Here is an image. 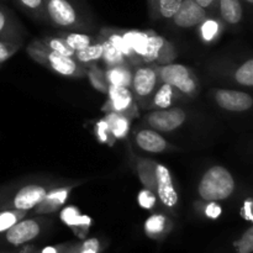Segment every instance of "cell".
<instances>
[{
    "mask_svg": "<svg viewBox=\"0 0 253 253\" xmlns=\"http://www.w3.org/2000/svg\"><path fill=\"white\" fill-rule=\"evenodd\" d=\"M135 169L143 187L155 193L163 207L167 209L177 208L179 197L170 170L165 165L150 158L137 157L135 160Z\"/></svg>",
    "mask_w": 253,
    "mask_h": 253,
    "instance_id": "cell-1",
    "label": "cell"
},
{
    "mask_svg": "<svg viewBox=\"0 0 253 253\" xmlns=\"http://www.w3.org/2000/svg\"><path fill=\"white\" fill-rule=\"evenodd\" d=\"M27 53L37 63L47 67L59 76L67 78H83L86 76V68L81 66L76 59L52 51L41 40H34L27 46Z\"/></svg>",
    "mask_w": 253,
    "mask_h": 253,
    "instance_id": "cell-2",
    "label": "cell"
},
{
    "mask_svg": "<svg viewBox=\"0 0 253 253\" xmlns=\"http://www.w3.org/2000/svg\"><path fill=\"white\" fill-rule=\"evenodd\" d=\"M235 188L236 183L231 173L222 166H214L203 174L198 193L204 202H221L231 197Z\"/></svg>",
    "mask_w": 253,
    "mask_h": 253,
    "instance_id": "cell-3",
    "label": "cell"
},
{
    "mask_svg": "<svg viewBox=\"0 0 253 253\" xmlns=\"http://www.w3.org/2000/svg\"><path fill=\"white\" fill-rule=\"evenodd\" d=\"M160 83L158 64H141L133 68L130 90L138 108L146 109Z\"/></svg>",
    "mask_w": 253,
    "mask_h": 253,
    "instance_id": "cell-4",
    "label": "cell"
},
{
    "mask_svg": "<svg viewBox=\"0 0 253 253\" xmlns=\"http://www.w3.org/2000/svg\"><path fill=\"white\" fill-rule=\"evenodd\" d=\"M158 74L162 83L174 86L183 96L193 98L199 91V81L194 72L184 64L167 63L158 66Z\"/></svg>",
    "mask_w": 253,
    "mask_h": 253,
    "instance_id": "cell-5",
    "label": "cell"
},
{
    "mask_svg": "<svg viewBox=\"0 0 253 253\" xmlns=\"http://www.w3.org/2000/svg\"><path fill=\"white\" fill-rule=\"evenodd\" d=\"M46 19L53 26L66 30H82L85 22L71 0H44Z\"/></svg>",
    "mask_w": 253,
    "mask_h": 253,
    "instance_id": "cell-6",
    "label": "cell"
},
{
    "mask_svg": "<svg viewBox=\"0 0 253 253\" xmlns=\"http://www.w3.org/2000/svg\"><path fill=\"white\" fill-rule=\"evenodd\" d=\"M106 95H108V101L104 104L103 109H101L104 113L113 111V113L123 114L130 119L137 118L138 106L130 88L109 85Z\"/></svg>",
    "mask_w": 253,
    "mask_h": 253,
    "instance_id": "cell-7",
    "label": "cell"
},
{
    "mask_svg": "<svg viewBox=\"0 0 253 253\" xmlns=\"http://www.w3.org/2000/svg\"><path fill=\"white\" fill-rule=\"evenodd\" d=\"M187 120V113L180 108H169L153 110L145 116V123L152 130L170 132L179 128Z\"/></svg>",
    "mask_w": 253,
    "mask_h": 253,
    "instance_id": "cell-8",
    "label": "cell"
},
{
    "mask_svg": "<svg viewBox=\"0 0 253 253\" xmlns=\"http://www.w3.org/2000/svg\"><path fill=\"white\" fill-rule=\"evenodd\" d=\"M178 57L175 47L166 37L150 30V44L148 51L143 59V64H162L172 63Z\"/></svg>",
    "mask_w": 253,
    "mask_h": 253,
    "instance_id": "cell-9",
    "label": "cell"
},
{
    "mask_svg": "<svg viewBox=\"0 0 253 253\" xmlns=\"http://www.w3.org/2000/svg\"><path fill=\"white\" fill-rule=\"evenodd\" d=\"M214 100L217 105L231 113H244L253 105V99L249 93L232 89H215L212 91Z\"/></svg>",
    "mask_w": 253,
    "mask_h": 253,
    "instance_id": "cell-10",
    "label": "cell"
},
{
    "mask_svg": "<svg viewBox=\"0 0 253 253\" xmlns=\"http://www.w3.org/2000/svg\"><path fill=\"white\" fill-rule=\"evenodd\" d=\"M209 15V12L203 9L194 0H183L179 9L172 17L173 24L180 29H192L199 26L200 22Z\"/></svg>",
    "mask_w": 253,
    "mask_h": 253,
    "instance_id": "cell-11",
    "label": "cell"
},
{
    "mask_svg": "<svg viewBox=\"0 0 253 253\" xmlns=\"http://www.w3.org/2000/svg\"><path fill=\"white\" fill-rule=\"evenodd\" d=\"M76 187L77 184H69L53 188V189L51 190H47L46 195H44L43 199L41 200V203H40L36 208H34L36 214H52V212L57 211V210H59L61 208H63V205L66 204L69 195H71V193L73 192V189Z\"/></svg>",
    "mask_w": 253,
    "mask_h": 253,
    "instance_id": "cell-12",
    "label": "cell"
},
{
    "mask_svg": "<svg viewBox=\"0 0 253 253\" xmlns=\"http://www.w3.org/2000/svg\"><path fill=\"white\" fill-rule=\"evenodd\" d=\"M46 193V188L40 184L25 185L14 194L11 199V208L22 211L34 209L41 203Z\"/></svg>",
    "mask_w": 253,
    "mask_h": 253,
    "instance_id": "cell-13",
    "label": "cell"
},
{
    "mask_svg": "<svg viewBox=\"0 0 253 253\" xmlns=\"http://www.w3.org/2000/svg\"><path fill=\"white\" fill-rule=\"evenodd\" d=\"M41 232V226L39 222L34 219L20 220L16 224L12 225L9 230L5 231V237L9 244L14 246L26 244V242L32 241L36 239Z\"/></svg>",
    "mask_w": 253,
    "mask_h": 253,
    "instance_id": "cell-14",
    "label": "cell"
},
{
    "mask_svg": "<svg viewBox=\"0 0 253 253\" xmlns=\"http://www.w3.org/2000/svg\"><path fill=\"white\" fill-rule=\"evenodd\" d=\"M22 26L15 17L14 12L5 5L0 4V40L22 43Z\"/></svg>",
    "mask_w": 253,
    "mask_h": 253,
    "instance_id": "cell-15",
    "label": "cell"
},
{
    "mask_svg": "<svg viewBox=\"0 0 253 253\" xmlns=\"http://www.w3.org/2000/svg\"><path fill=\"white\" fill-rule=\"evenodd\" d=\"M135 142L141 150L150 153L165 152L169 148L168 141L158 131L152 128H142L135 135Z\"/></svg>",
    "mask_w": 253,
    "mask_h": 253,
    "instance_id": "cell-16",
    "label": "cell"
},
{
    "mask_svg": "<svg viewBox=\"0 0 253 253\" xmlns=\"http://www.w3.org/2000/svg\"><path fill=\"white\" fill-rule=\"evenodd\" d=\"M183 98L182 94L168 83L161 82L158 88L151 96L146 109H153V110H160V109H169L173 108L175 103Z\"/></svg>",
    "mask_w": 253,
    "mask_h": 253,
    "instance_id": "cell-17",
    "label": "cell"
},
{
    "mask_svg": "<svg viewBox=\"0 0 253 253\" xmlns=\"http://www.w3.org/2000/svg\"><path fill=\"white\" fill-rule=\"evenodd\" d=\"M101 37L108 40L121 54L126 58V61L130 63L131 67H137L141 66V62L140 59L136 57V54L133 53V51L131 49V47L128 46L127 42L124 40L123 35H121L120 30H116V29H111V27H106V29L101 30Z\"/></svg>",
    "mask_w": 253,
    "mask_h": 253,
    "instance_id": "cell-18",
    "label": "cell"
},
{
    "mask_svg": "<svg viewBox=\"0 0 253 253\" xmlns=\"http://www.w3.org/2000/svg\"><path fill=\"white\" fill-rule=\"evenodd\" d=\"M124 40L127 42L128 46L136 54L141 63L143 64L146 54L150 44V30L148 31H140V30H120Z\"/></svg>",
    "mask_w": 253,
    "mask_h": 253,
    "instance_id": "cell-19",
    "label": "cell"
},
{
    "mask_svg": "<svg viewBox=\"0 0 253 253\" xmlns=\"http://www.w3.org/2000/svg\"><path fill=\"white\" fill-rule=\"evenodd\" d=\"M216 9L224 24L236 26L242 21L244 7L241 0H217Z\"/></svg>",
    "mask_w": 253,
    "mask_h": 253,
    "instance_id": "cell-20",
    "label": "cell"
},
{
    "mask_svg": "<svg viewBox=\"0 0 253 253\" xmlns=\"http://www.w3.org/2000/svg\"><path fill=\"white\" fill-rule=\"evenodd\" d=\"M183 0H147L148 14L155 21L170 20L179 9Z\"/></svg>",
    "mask_w": 253,
    "mask_h": 253,
    "instance_id": "cell-21",
    "label": "cell"
},
{
    "mask_svg": "<svg viewBox=\"0 0 253 253\" xmlns=\"http://www.w3.org/2000/svg\"><path fill=\"white\" fill-rule=\"evenodd\" d=\"M132 72L133 68L127 63L109 67V68H105L104 73H105V78L109 85L130 88L131 82H132Z\"/></svg>",
    "mask_w": 253,
    "mask_h": 253,
    "instance_id": "cell-22",
    "label": "cell"
},
{
    "mask_svg": "<svg viewBox=\"0 0 253 253\" xmlns=\"http://www.w3.org/2000/svg\"><path fill=\"white\" fill-rule=\"evenodd\" d=\"M199 34L203 42L205 43H212L220 37V35L224 32L225 24L220 17L210 16L208 15L204 20L199 24Z\"/></svg>",
    "mask_w": 253,
    "mask_h": 253,
    "instance_id": "cell-23",
    "label": "cell"
},
{
    "mask_svg": "<svg viewBox=\"0 0 253 253\" xmlns=\"http://www.w3.org/2000/svg\"><path fill=\"white\" fill-rule=\"evenodd\" d=\"M104 119L108 123L111 135H113L115 140H124V138H126V136L130 132L132 119L127 118V116L123 115V114L113 113V111L111 113H105Z\"/></svg>",
    "mask_w": 253,
    "mask_h": 253,
    "instance_id": "cell-24",
    "label": "cell"
},
{
    "mask_svg": "<svg viewBox=\"0 0 253 253\" xmlns=\"http://www.w3.org/2000/svg\"><path fill=\"white\" fill-rule=\"evenodd\" d=\"M101 57H103V42H101L99 36L95 42L89 44V46L85 47L84 49L77 51L76 54H74V59H76L81 66H83L84 68H88L89 66L95 64L96 62L100 61Z\"/></svg>",
    "mask_w": 253,
    "mask_h": 253,
    "instance_id": "cell-25",
    "label": "cell"
},
{
    "mask_svg": "<svg viewBox=\"0 0 253 253\" xmlns=\"http://www.w3.org/2000/svg\"><path fill=\"white\" fill-rule=\"evenodd\" d=\"M61 220L69 227H89L91 225V219L88 215L82 214L81 210L74 205H68L61 211Z\"/></svg>",
    "mask_w": 253,
    "mask_h": 253,
    "instance_id": "cell-26",
    "label": "cell"
},
{
    "mask_svg": "<svg viewBox=\"0 0 253 253\" xmlns=\"http://www.w3.org/2000/svg\"><path fill=\"white\" fill-rule=\"evenodd\" d=\"M58 36L62 37V39L66 41V43L68 44L74 52L84 49L85 47H88L89 44L95 42L96 39H98V37L95 36H91V35H88V34H82V32H78V31L61 32Z\"/></svg>",
    "mask_w": 253,
    "mask_h": 253,
    "instance_id": "cell-27",
    "label": "cell"
},
{
    "mask_svg": "<svg viewBox=\"0 0 253 253\" xmlns=\"http://www.w3.org/2000/svg\"><path fill=\"white\" fill-rule=\"evenodd\" d=\"M99 37H100L101 42H103V57H101V59H103V62H104V64H105L106 68H109V67L121 66V64L128 63V62L126 61L125 57H124L123 54H121L120 52H119L118 49H116L115 47H114L113 44L108 41V40L104 39V37H101L100 35H99Z\"/></svg>",
    "mask_w": 253,
    "mask_h": 253,
    "instance_id": "cell-28",
    "label": "cell"
},
{
    "mask_svg": "<svg viewBox=\"0 0 253 253\" xmlns=\"http://www.w3.org/2000/svg\"><path fill=\"white\" fill-rule=\"evenodd\" d=\"M14 1L22 11L29 14L30 16L35 19L47 20L44 0H14Z\"/></svg>",
    "mask_w": 253,
    "mask_h": 253,
    "instance_id": "cell-29",
    "label": "cell"
},
{
    "mask_svg": "<svg viewBox=\"0 0 253 253\" xmlns=\"http://www.w3.org/2000/svg\"><path fill=\"white\" fill-rule=\"evenodd\" d=\"M86 77L89 78V82L93 85L94 89H96L100 93L106 94L108 93L109 84L106 82L105 73H104V69L99 68L96 64H93V66H89L86 68Z\"/></svg>",
    "mask_w": 253,
    "mask_h": 253,
    "instance_id": "cell-30",
    "label": "cell"
},
{
    "mask_svg": "<svg viewBox=\"0 0 253 253\" xmlns=\"http://www.w3.org/2000/svg\"><path fill=\"white\" fill-rule=\"evenodd\" d=\"M168 219L162 214H153L146 220L145 222V231L150 236H157V235L163 234L167 230Z\"/></svg>",
    "mask_w": 253,
    "mask_h": 253,
    "instance_id": "cell-31",
    "label": "cell"
},
{
    "mask_svg": "<svg viewBox=\"0 0 253 253\" xmlns=\"http://www.w3.org/2000/svg\"><path fill=\"white\" fill-rule=\"evenodd\" d=\"M41 40L44 44H46L48 48H51L52 51L57 52L59 54H63L66 57H71V58H74V54L76 52L66 43L62 37L59 36H43Z\"/></svg>",
    "mask_w": 253,
    "mask_h": 253,
    "instance_id": "cell-32",
    "label": "cell"
},
{
    "mask_svg": "<svg viewBox=\"0 0 253 253\" xmlns=\"http://www.w3.org/2000/svg\"><path fill=\"white\" fill-rule=\"evenodd\" d=\"M235 81L239 84L251 88L253 85V59L250 58L241 64L234 73Z\"/></svg>",
    "mask_w": 253,
    "mask_h": 253,
    "instance_id": "cell-33",
    "label": "cell"
},
{
    "mask_svg": "<svg viewBox=\"0 0 253 253\" xmlns=\"http://www.w3.org/2000/svg\"><path fill=\"white\" fill-rule=\"evenodd\" d=\"M26 211L16 209H5L0 211V234L9 230L12 225L16 224L17 221L25 216Z\"/></svg>",
    "mask_w": 253,
    "mask_h": 253,
    "instance_id": "cell-34",
    "label": "cell"
},
{
    "mask_svg": "<svg viewBox=\"0 0 253 253\" xmlns=\"http://www.w3.org/2000/svg\"><path fill=\"white\" fill-rule=\"evenodd\" d=\"M94 133H95V137L98 138L99 142L105 143V145L113 146L116 141L115 138L113 137V135H111L108 123H106L104 118L95 123V125H94Z\"/></svg>",
    "mask_w": 253,
    "mask_h": 253,
    "instance_id": "cell-35",
    "label": "cell"
},
{
    "mask_svg": "<svg viewBox=\"0 0 253 253\" xmlns=\"http://www.w3.org/2000/svg\"><path fill=\"white\" fill-rule=\"evenodd\" d=\"M137 202L142 209L145 210H152L155 209L156 205H157V197L153 192H151L147 188H143L142 190H140L137 194Z\"/></svg>",
    "mask_w": 253,
    "mask_h": 253,
    "instance_id": "cell-36",
    "label": "cell"
},
{
    "mask_svg": "<svg viewBox=\"0 0 253 253\" xmlns=\"http://www.w3.org/2000/svg\"><path fill=\"white\" fill-rule=\"evenodd\" d=\"M20 47H21L20 43H14V42L1 41L0 40V64L6 62L9 58H11L19 51Z\"/></svg>",
    "mask_w": 253,
    "mask_h": 253,
    "instance_id": "cell-37",
    "label": "cell"
},
{
    "mask_svg": "<svg viewBox=\"0 0 253 253\" xmlns=\"http://www.w3.org/2000/svg\"><path fill=\"white\" fill-rule=\"evenodd\" d=\"M239 253H252L253 251V227H249L237 244Z\"/></svg>",
    "mask_w": 253,
    "mask_h": 253,
    "instance_id": "cell-38",
    "label": "cell"
},
{
    "mask_svg": "<svg viewBox=\"0 0 253 253\" xmlns=\"http://www.w3.org/2000/svg\"><path fill=\"white\" fill-rule=\"evenodd\" d=\"M204 212L205 216L215 220L220 217V215L222 214V208L217 204V202H207L204 207Z\"/></svg>",
    "mask_w": 253,
    "mask_h": 253,
    "instance_id": "cell-39",
    "label": "cell"
},
{
    "mask_svg": "<svg viewBox=\"0 0 253 253\" xmlns=\"http://www.w3.org/2000/svg\"><path fill=\"white\" fill-rule=\"evenodd\" d=\"M99 252V241L96 239H89L83 242L79 249L78 253H98Z\"/></svg>",
    "mask_w": 253,
    "mask_h": 253,
    "instance_id": "cell-40",
    "label": "cell"
},
{
    "mask_svg": "<svg viewBox=\"0 0 253 253\" xmlns=\"http://www.w3.org/2000/svg\"><path fill=\"white\" fill-rule=\"evenodd\" d=\"M242 217L247 221H253V215H252V199L251 198H247L246 200L242 204V211H241Z\"/></svg>",
    "mask_w": 253,
    "mask_h": 253,
    "instance_id": "cell-41",
    "label": "cell"
},
{
    "mask_svg": "<svg viewBox=\"0 0 253 253\" xmlns=\"http://www.w3.org/2000/svg\"><path fill=\"white\" fill-rule=\"evenodd\" d=\"M197 4H199L203 9L207 10L208 12L212 11L214 9H216V2L217 0H194Z\"/></svg>",
    "mask_w": 253,
    "mask_h": 253,
    "instance_id": "cell-42",
    "label": "cell"
},
{
    "mask_svg": "<svg viewBox=\"0 0 253 253\" xmlns=\"http://www.w3.org/2000/svg\"><path fill=\"white\" fill-rule=\"evenodd\" d=\"M42 253H57V250L54 247H46Z\"/></svg>",
    "mask_w": 253,
    "mask_h": 253,
    "instance_id": "cell-43",
    "label": "cell"
},
{
    "mask_svg": "<svg viewBox=\"0 0 253 253\" xmlns=\"http://www.w3.org/2000/svg\"><path fill=\"white\" fill-rule=\"evenodd\" d=\"M244 1H246L249 5H252L253 4V0H244Z\"/></svg>",
    "mask_w": 253,
    "mask_h": 253,
    "instance_id": "cell-44",
    "label": "cell"
}]
</instances>
